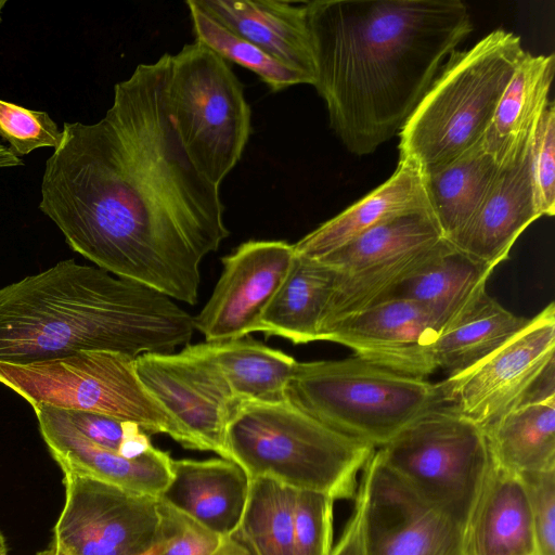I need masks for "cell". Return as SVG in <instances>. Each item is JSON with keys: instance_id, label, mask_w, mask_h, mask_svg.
Listing matches in <instances>:
<instances>
[{"instance_id": "cb8c5ba5", "label": "cell", "mask_w": 555, "mask_h": 555, "mask_svg": "<svg viewBox=\"0 0 555 555\" xmlns=\"http://www.w3.org/2000/svg\"><path fill=\"white\" fill-rule=\"evenodd\" d=\"M499 169L481 140L446 166L422 175L429 211L446 241L451 243L474 217Z\"/></svg>"}, {"instance_id": "603a6c76", "label": "cell", "mask_w": 555, "mask_h": 555, "mask_svg": "<svg viewBox=\"0 0 555 555\" xmlns=\"http://www.w3.org/2000/svg\"><path fill=\"white\" fill-rule=\"evenodd\" d=\"M555 56L527 52L517 65L493 119L482 138L486 151L501 166L532 133L550 102Z\"/></svg>"}, {"instance_id": "f1b7e54d", "label": "cell", "mask_w": 555, "mask_h": 555, "mask_svg": "<svg viewBox=\"0 0 555 555\" xmlns=\"http://www.w3.org/2000/svg\"><path fill=\"white\" fill-rule=\"evenodd\" d=\"M442 238L429 210L411 211L377 224L319 260L338 274H353L388 266Z\"/></svg>"}, {"instance_id": "52a82bcc", "label": "cell", "mask_w": 555, "mask_h": 555, "mask_svg": "<svg viewBox=\"0 0 555 555\" xmlns=\"http://www.w3.org/2000/svg\"><path fill=\"white\" fill-rule=\"evenodd\" d=\"M134 359L112 351H80L25 364L0 362V383L30 405L104 414L165 434L189 449L178 423L139 379Z\"/></svg>"}, {"instance_id": "44dd1931", "label": "cell", "mask_w": 555, "mask_h": 555, "mask_svg": "<svg viewBox=\"0 0 555 555\" xmlns=\"http://www.w3.org/2000/svg\"><path fill=\"white\" fill-rule=\"evenodd\" d=\"M425 209L429 210L422 173L399 159L388 180L305 235L294 250L319 260L390 218Z\"/></svg>"}, {"instance_id": "1f68e13d", "label": "cell", "mask_w": 555, "mask_h": 555, "mask_svg": "<svg viewBox=\"0 0 555 555\" xmlns=\"http://www.w3.org/2000/svg\"><path fill=\"white\" fill-rule=\"evenodd\" d=\"M162 550L158 555H247L233 537L223 538L159 498Z\"/></svg>"}, {"instance_id": "3957f363", "label": "cell", "mask_w": 555, "mask_h": 555, "mask_svg": "<svg viewBox=\"0 0 555 555\" xmlns=\"http://www.w3.org/2000/svg\"><path fill=\"white\" fill-rule=\"evenodd\" d=\"M194 330L193 317L170 297L74 259L0 288V362L171 353Z\"/></svg>"}, {"instance_id": "7bdbcfd3", "label": "cell", "mask_w": 555, "mask_h": 555, "mask_svg": "<svg viewBox=\"0 0 555 555\" xmlns=\"http://www.w3.org/2000/svg\"><path fill=\"white\" fill-rule=\"evenodd\" d=\"M247 555H250L249 553Z\"/></svg>"}, {"instance_id": "d6a6232c", "label": "cell", "mask_w": 555, "mask_h": 555, "mask_svg": "<svg viewBox=\"0 0 555 555\" xmlns=\"http://www.w3.org/2000/svg\"><path fill=\"white\" fill-rule=\"evenodd\" d=\"M331 496L296 491L293 524V555H330L333 547Z\"/></svg>"}, {"instance_id": "e0dca14e", "label": "cell", "mask_w": 555, "mask_h": 555, "mask_svg": "<svg viewBox=\"0 0 555 555\" xmlns=\"http://www.w3.org/2000/svg\"><path fill=\"white\" fill-rule=\"evenodd\" d=\"M33 409L41 437L62 472L157 498L169 485L172 478L169 453L153 447L139 457L128 459L87 439L63 417L60 409L46 404Z\"/></svg>"}, {"instance_id": "f35d334b", "label": "cell", "mask_w": 555, "mask_h": 555, "mask_svg": "<svg viewBox=\"0 0 555 555\" xmlns=\"http://www.w3.org/2000/svg\"><path fill=\"white\" fill-rule=\"evenodd\" d=\"M23 160L9 146L0 142V168L22 166Z\"/></svg>"}, {"instance_id": "ab89813d", "label": "cell", "mask_w": 555, "mask_h": 555, "mask_svg": "<svg viewBox=\"0 0 555 555\" xmlns=\"http://www.w3.org/2000/svg\"><path fill=\"white\" fill-rule=\"evenodd\" d=\"M162 550V542H159L157 545H155L152 550L146 552L143 555H158ZM37 555H63L61 552H59L52 544H49V546L40 552L37 553Z\"/></svg>"}, {"instance_id": "4316f807", "label": "cell", "mask_w": 555, "mask_h": 555, "mask_svg": "<svg viewBox=\"0 0 555 555\" xmlns=\"http://www.w3.org/2000/svg\"><path fill=\"white\" fill-rule=\"evenodd\" d=\"M492 271L451 244L387 299H408L422 305L435 315L442 332L486 291Z\"/></svg>"}, {"instance_id": "f546056e", "label": "cell", "mask_w": 555, "mask_h": 555, "mask_svg": "<svg viewBox=\"0 0 555 555\" xmlns=\"http://www.w3.org/2000/svg\"><path fill=\"white\" fill-rule=\"evenodd\" d=\"M296 490L267 478L250 479L249 493L233 538L250 555H293Z\"/></svg>"}, {"instance_id": "ac0fdd59", "label": "cell", "mask_w": 555, "mask_h": 555, "mask_svg": "<svg viewBox=\"0 0 555 555\" xmlns=\"http://www.w3.org/2000/svg\"><path fill=\"white\" fill-rule=\"evenodd\" d=\"M172 478L158 496L223 538L236 532L249 493L250 479L234 461L173 460Z\"/></svg>"}, {"instance_id": "277c9868", "label": "cell", "mask_w": 555, "mask_h": 555, "mask_svg": "<svg viewBox=\"0 0 555 555\" xmlns=\"http://www.w3.org/2000/svg\"><path fill=\"white\" fill-rule=\"evenodd\" d=\"M225 442L230 460L249 479H271L335 501L354 498L360 475L375 451L287 399L238 401L227 426Z\"/></svg>"}, {"instance_id": "ffe728a7", "label": "cell", "mask_w": 555, "mask_h": 555, "mask_svg": "<svg viewBox=\"0 0 555 555\" xmlns=\"http://www.w3.org/2000/svg\"><path fill=\"white\" fill-rule=\"evenodd\" d=\"M227 29L281 63L313 79L306 2L281 0H193Z\"/></svg>"}, {"instance_id": "836d02e7", "label": "cell", "mask_w": 555, "mask_h": 555, "mask_svg": "<svg viewBox=\"0 0 555 555\" xmlns=\"http://www.w3.org/2000/svg\"><path fill=\"white\" fill-rule=\"evenodd\" d=\"M60 411L87 439L121 456L139 457L153 448L147 434L134 423L92 412Z\"/></svg>"}, {"instance_id": "e575fe53", "label": "cell", "mask_w": 555, "mask_h": 555, "mask_svg": "<svg viewBox=\"0 0 555 555\" xmlns=\"http://www.w3.org/2000/svg\"><path fill=\"white\" fill-rule=\"evenodd\" d=\"M63 132L48 113L33 111L0 99V138L9 142L18 156L40 147H53Z\"/></svg>"}, {"instance_id": "8992f818", "label": "cell", "mask_w": 555, "mask_h": 555, "mask_svg": "<svg viewBox=\"0 0 555 555\" xmlns=\"http://www.w3.org/2000/svg\"><path fill=\"white\" fill-rule=\"evenodd\" d=\"M286 399L328 427L375 449L424 413L444 404L439 384L356 356L296 362Z\"/></svg>"}, {"instance_id": "484cf974", "label": "cell", "mask_w": 555, "mask_h": 555, "mask_svg": "<svg viewBox=\"0 0 555 555\" xmlns=\"http://www.w3.org/2000/svg\"><path fill=\"white\" fill-rule=\"evenodd\" d=\"M531 318L519 317L485 291L438 336L434 361L448 377L474 367L521 332Z\"/></svg>"}, {"instance_id": "ba28073f", "label": "cell", "mask_w": 555, "mask_h": 555, "mask_svg": "<svg viewBox=\"0 0 555 555\" xmlns=\"http://www.w3.org/2000/svg\"><path fill=\"white\" fill-rule=\"evenodd\" d=\"M167 104L191 160L220 188L250 134V106L229 62L196 40L185 44L170 55Z\"/></svg>"}, {"instance_id": "8fae6325", "label": "cell", "mask_w": 555, "mask_h": 555, "mask_svg": "<svg viewBox=\"0 0 555 555\" xmlns=\"http://www.w3.org/2000/svg\"><path fill=\"white\" fill-rule=\"evenodd\" d=\"M354 498L365 555H463V527L399 478L377 449Z\"/></svg>"}, {"instance_id": "d4e9b609", "label": "cell", "mask_w": 555, "mask_h": 555, "mask_svg": "<svg viewBox=\"0 0 555 555\" xmlns=\"http://www.w3.org/2000/svg\"><path fill=\"white\" fill-rule=\"evenodd\" d=\"M190 346L215 364L237 401L286 400L293 357L248 336Z\"/></svg>"}, {"instance_id": "d6986e66", "label": "cell", "mask_w": 555, "mask_h": 555, "mask_svg": "<svg viewBox=\"0 0 555 555\" xmlns=\"http://www.w3.org/2000/svg\"><path fill=\"white\" fill-rule=\"evenodd\" d=\"M463 555H535L524 480L492 460L464 526Z\"/></svg>"}, {"instance_id": "4dcf8cb0", "label": "cell", "mask_w": 555, "mask_h": 555, "mask_svg": "<svg viewBox=\"0 0 555 555\" xmlns=\"http://www.w3.org/2000/svg\"><path fill=\"white\" fill-rule=\"evenodd\" d=\"M186 5L196 41L227 62L238 64L253 72L271 91L278 92L295 85L313 83L310 76L281 63L251 42L227 29L196 7L193 0H188Z\"/></svg>"}, {"instance_id": "5b68a950", "label": "cell", "mask_w": 555, "mask_h": 555, "mask_svg": "<svg viewBox=\"0 0 555 555\" xmlns=\"http://www.w3.org/2000/svg\"><path fill=\"white\" fill-rule=\"evenodd\" d=\"M525 53L502 28L453 51L399 133L400 160L425 175L480 142Z\"/></svg>"}, {"instance_id": "7a4b0ae2", "label": "cell", "mask_w": 555, "mask_h": 555, "mask_svg": "<svg viewBox=\"0 0 555 555\" xmlns=\"http://www.w3.org/2000/svg\"><path fill=\"white\" fill-rule=\"evenodd\" d=\"M313 83L349 152L398 135L443 61L472 31L459 0L306 2Z\"/></svg>"}, {"instance_id": "30bf717a", "label": "cell", "mask_w": 555, "mask_h": 555, "mask_svg": "<svg viewBox=\"0 0 555 555\" xmlns=\"http://www.w3.org/2000/svg\"><path fill=\"white\" fill-rule=\"evenodd\" d=\"M63 474L65 502L50 543L63 555H143L160 542L157 496Z\"/></svg>"}, {"instance_id": "6da1fadb", "label": "cell", "mask_w": 555, "mask_h": 555, "mask_svg": "<svg viewBox=\"0 0 555 555\" xmlns=\"http://www.w3.org/2000/svg\"><path fill=\"white\" fill-rule=\"evenodd\" d=\"M170 55L116 83L99 121L64 122L39 208L96 267L195 305L201 262L230 232L220 188L195 167L172 122Z\"/></svg>"}, {"instance_id": "9c48e42d", "label": "cell", "mask_w": 555, "mask_h": 555, "mask_svg": "<svg viewBox=\"0 0 555 555\" xmlns=\"http://www.w3.org/2000/svg\"><path fill=\"white\" fill-rule=\"evenodd\" d=\"M377 450L399 478L464 529L491 463L481 425L442 404Z\"/></svg>"}, {"instance_id": "5bb4252c", "label": "cell", "mask_w": 555, "mask_h": 555, "mask_svg": "<svg viewBox=\"0 0 555 555\" xmlns=\"http://www.w3.org/2000/svg\"><path fill=\"white\" fill-rule=\"evenodd\" d=\"M295 256L285 241H247L222 258L223 270L208 301L193 318L205 341L258 332L259 321Z\"/></svg>"}, {"instance_id": "83f0119b", "label": "cell", "mask_w": 555, "mask_h": 555, "mask_svg": "<svg viewBox=\"0 0 555 555\" xmlns=\"http://www.w3.org/2000/svg\"><path fill=\"white\" fill-rule=\"evenodd\" d=\"M482 428L502 468L518 475L555 468V399L517 406Z\"/></svg>"}, {"instance_id": "b9f144b4", "label": "cell", "mask_w": 555, "mask_h": 555, "mask_svg": "<svg viewBox=\"0 0 555 555\" xmlns=\"http://www.w3.org/2000/svg\"><path fill=\"white\" fill-rule=\"evenodd\" d=\"M5 4H7L5 0H0V23H1V13H2V10H3Z\"/></svg>"}, {"instance_id": "74e56055", "label": "cell", "mask_w": 555, "mask_h": 555, "mask_svg": "<svg viewBox=\"0 0 555 555\" xmlns=\"http://www.w3.org/2000/svg\"><path fill=\"white\" fill-rule=\"evenodd\" d=\"M330 555H365L361 532V514L357 503Z\"/></svg>"}, {"instance_id": "7c38bea8", "label": "cell", "mask_w": 555, "mask_h": 555, "mask_svg": "<svg viewBox=\"0 0 555 555\" xmlns=\"http://www.w3.org/2000/svg\"><path fill=\"white\" fill-rule=\"evenodd\" d=\"M555 306L550 302L507 343L466 372L439 383L442 399L485 426L529 404L555 362Z\"/></svg>"}, {"instance_id": "4fadbf2b", "label": "cell", "mask_w": 555, "mask_h": 555, "mask_svg": "<svg viewBox=\"0 0 555 555\" xmlns=\"http://www.w3.org/2000/svg\"><path fill=\"white\" fill-rule=\"evenodd\" d=\"M143 386L178 423L189 449L230 460L227 426L238 402L212 362L186 345L178 353H144L134 359Z\"/></svg>"}, {"instance_id": "7402d4cb", "label": "cell", "mask_w": 555, "mask_h": 555, "mask_svg": "<svg viewBox=\"0 0 555 555\" xmlns=\"http://www.w3.org/2000/svg\"><path fill=\"white\" fill-rule=\"evenodd\" d=\"M335 280V269L295 253L285 279L259 321L258 332L295 345L319 340Z\"/></svg>"}, {"instance_id": "d590c367", "label": "cell", "mask_w": 555, "mask_h": 555, "mask_svg": "<svg viewBox=\"0 0 555 555\" xmlns=\"http://www.w3.org/2000/svg\"><path fill=\"white\" fill-rule=\"evenodd\" d=\"M531 172L540 216L555 214V105L550 100L531 134Z\"/></svg>"}, {"instance_id": "2e32d148", "label": "cell", "mask_w": 555, "mask_h": 555, "mask_svg": "<svg viewBox=\"0 0 555 555\" xmlns=\"http://www.w3.org/2000/svg\"><path fill=\"white\" fill-rule=\"evenodd\" d=\"M531 134L500 166L474 217L450 243L493 270L508 258L519 235L541 217L531 172Z\"/></svg>"}, {"instance_id": "9a60e30c", "label": "cell", "mask_w": 555, "mask_h": 555, "mask_svg": "<svg viewBox=\"0 0 555 555\" xmlns=\"http://www.w3.org/2000/svg\"><path fill=\"white\" fill-rule=\"evenodd\" d=\"M441 333L435 315L408 299H387L338 320L320 334L354 356L401 374L426 378L437 367L434 346Z\"/></svg>"}, {"instance_id": "8d00e7d4", "label": "cell", "mask_w": 555, "mask_h": 555, "mask_svg": "<svg viewBox=\"0 0 555 555\" xmlns=\"http://www.w3.org/2000/svg\"><path fill=\"white\" fill-rule=\"evenodd\" d=\"M520 476L529 502L535 555H555V468Z\"/></svg>"}, {"instance_id": "60d3db41", "label": "cell", "mask_w": 555, "mask_h": 555, "mask_svg": "<svg viewBox=\"0 0 555 555\" xmlns=\"http://www.w3.org/2000/svg\"><path fill=\"white\" fill-rule=\"evenodd\" d=\"M0 555H9L8 554V544L3 533L0 531Z\"/></svg>"}]
</instances>
